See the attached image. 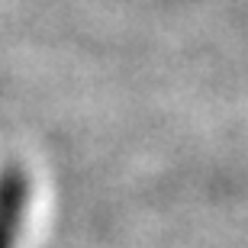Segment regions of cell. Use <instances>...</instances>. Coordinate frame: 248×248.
Masks as SVG:
<instances>
[{"label":"cell","instance_id":"cell-1","mask_svg":"<svg viewBox=\"0 0 248 248\" xmlns=\"http://www.w3.org/2000/svg\"><path fill=\"white\" fill-rule=\"evenodd\" d=\"M29 200V181L19 168H7L0 174V248H13L23 226V213Z\"/></svg>","mask_w":248,"mask_h":248}]
</instances>
